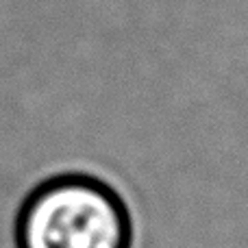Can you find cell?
I'll list each match as a JSON object with an SVG mask.
<instances>
[{"label": "cell", "instance_id": "cell-1", "mask_svg": "<svg viewBox=\"0 0 248 248\" xmlns=\"http://www.w3.org/2000/svg\"><path fill=\"white\" fill-rule=\"evenodd\" d=\"M16 248H131L133 220L109 183L90 174H57L22 201Z\"/></svg>", "mask_w": 248, "mask_h": 248}]
</instances>
